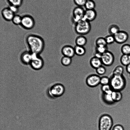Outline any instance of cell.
Masks as SVG:
<instances>
[{"mask_svg": "<svg viewBox=\"0 0 130 130\" xmlns=\"http://www.w3.org/2000/svg\"><path fill=\"white\" fill-rule=\"evenodd\" d=\"M26 40L31 52L39 54L43 51L44 47V42L41 37L31 34L27 36Z\"/></svg>", "mask_w": 130, "mask_h": 130, "instance_id": "6da1fadb", "label": "cell"}, {"mask_svg": "<svg viewBox=\"0 0 130 130\" xmlns=\"http://www.w3.org/2000/svg\"><path fill=\"white\" fill-rule=\"evenodd\" d=\"M110 79L109 84L113 90L121 91L124 88L126 81L123 75L112 74Z\"/></svg>", "mask_w": 130, "mask_h": 130, "instance_id": "7a4b0ae2", "label": "cell"}, {"mask_svg": "<svg viewBox=\"0 0 130 130\" xmlns=\"http://www.w3.org/2000/svg\"><path fill=\"white\" fill-rule=\"evenodd\" d=\"M65 91L63 85L61 83L55 84L50 87L47 90V94L51 98H56L62 96Z\"/></svg>", "mask_w": 130, "mask_h": 130, "instance_id": "3957f363", "label": "cell"}, {"mask_svg": "<svg viewBox=\"0 0 130 130\" xmlns=\"http://www.w3.org/2000/svg\"><path fill=\"white\" fill-rule=\"evenodd\" d=\"M90 22L84 19L75 24L74 29L76 33L79 35L88 34L91 28Z\"/></svg>", "mask_w": 130, "mask_h": 130, "instance_id": "277c9868", "label": "cell"}, {"mask_svg": "<svg viewBox=\"0 0 130 130\" xmlns=\"http://www.w3.org/2000/svg\"><path fill=\"white\" fill-rule=\"evenodd\" d=\"M113 120L110 116L105 114L100 118L98 127L99 130H111L113 126Z\"/></svg>", "mask_w": 130, "mask_h": 130, "instance_id": "5b68a950", "label": "cell"}, {"mask_svg": "<svg viewBox=\"0 0 130 130\" xmlns=\"http://www.w3.org/2000/svg\"><path fill=\"white\" fill-rule=\"evenodd\" d=\"M32 53V58L29 64L34 70H39L43 67L44 62L42 58L39 54Z\"/></svg>", "mask_w": 130, "mask_h": 130, "instance_id": "8992f818", "label": "cell"}, {"mask_svg": "<svg viewBox=\"0 0 130 130\" xmlns=\"http://www.w3.org/2000/svg\"><path fill=\"white\" fill-rule=\"evenodd\" d=\"M85 10L82 7L77 6L73 9L72 13V21L74 24L84 19Z\"/></svg>", "mask_w": 130, "mask_h": 130, "instance_id": "52a82bcc", "label": "cell"}, {"mask_svg": "<svg viewBox=\"0 0 130 130\" xmlns=\"http://www.w3.org/2000/svg\"><path fill=\"white\" fill-rule=\"evenodd\" d=\"M101 77L98 75L95 74L88 75L86 79L87 85L91 87H96L100 84Z\"/></svg>", "mask_w": 130, "mask_h": 130, "instance_id": "ba28073f", "label": "cell"}, {"mask_svg": "<svg viewBox=\"0 0 130 130\" xmlns=\"http://www.w3.org/2000/svg\"><path fill=\"white\" fill-rule=\"evenodd\" d=\"M101 59L103 64L110 66L113 63L115 57L112 53L108 50L102 54Z\"/></svg>", "mask_w": 130, "mask_h": 130, "instance_id": "9c48e42d", "label": "cell"}, {"mask_svg": "<svg viewBox=\"0 0 130 130\" xmlns=\"http://www.w3.org/2000/svg\"><path fill=\"white\" fill-rule=\"evenodd\" d=\"M21 25L25 29H31L34 27L35 22L32 17L28 15H26L22 17Z\"/></svg>", "mask_w": 130, "mask_h": 130, "instance_id": "30bf717a", "label": "cell"}, {"mask_svg": "<svg viewBox=\"0 0 130 130\" xmlns=\"http://www.w3.org/2000/svg\"><path fill=\"white\" fill-rule=\"evenodd\" d=\"M115 42L118 44L125 43L128 40V35L127 32L123 30H120L114 35Z\"/></svg>", "mask_w": 130, "mask_h": 130, "instance_id": "8fae6325", "label": "cell"}, {"mask_svg": "<svg viewBox=\"0 0 130 130\" xmlns=\"http://www.w3.org/2000/svg\"><path fill=\"white\" fill-rule=\"evenodd\" d=\"M61 52L63 56L71 58L73 57L75 54L74 47L68 45L63 46L61 49Z\"/></svg>", "mask_w": 130, "mask_h": 130, "instance_id": "7c38bea8", "label": "cell"}, {"mask_svg": "<svg viewBox=\"0 0 130 130\" xmlns=\"http://www.w3.org/2000/svg\"><path fill=\"white\" fill-rule=\"evenodd\" d=\"M32 58V53L30 51H24L20 55V60L23 63L25 64H29Z\"/></svg>", "mask_w": 130, "mask_h": 130, "instance_id": "4fadbf2b", "label": "cell"}, {"mask_svg": "<svg viewBox=\"0 0 130 130\" xmlns=\"http://www.w3.org/2000/svg\"><path fill=\"white\" fill-rule=\"evenodd\" d=\"M97 16V12L94 9L86 10L84 19L90 22L93 21Z\"/></svg>", "mask_w": 130, "mask_h": 130, "instance_id": "5bb4252c", "label": "cell"}, {"mask_svg": "<svg viewBox=\"0 0 130 130\" xmlns=\"http://www.w3.org/2000/svg\"><path fill=\"white\" fill-rule=\"evenodd\" d=\"M2 14L4 18L8 21L12 20L14 15V14L8 7L3 9L2 10Z\"/></svg>", "mask_w": 130, "mask_h": 130, "instance_id": "9a60e30c", "label": "cell"}, {"mask_svg": "<svg viewBox=\"0 0 130 130\" xmlns=\"http://www.w3.org/2000/svg\"><path fill=\"white\" fill-rule=\"evenodd\" d=\"M89 62L91 66L95 69L103 64L101 59L94 56L91 58Z\"/></svg>", "mask_w": 130, "mask_h": 130, "instance_id": "2e32d148", "label": "cell"}, {"mask_svg": "<svg viewBox=\"0 0 130 130\" xmlns=\"http://www.w3.org/2000/svg\"><path fill=\"white\" fill-rule=\"evenodd\" d=\"M87 42L86 38L83 35H80L77 37L75 40L76 45L84 46Z\"/></svg>", "mask_w": 130, "mask_h": 130, "instance_id": "e0dca14e", "label": "cell"}, {"mask_svg": "<svg viewBox=\"0 0 130 130\" xmlns=\"http://www.w3.org/2000/svg\"><path fill=\"white\" fill-rule=\"evenodd\" d=\"M74 48L75 54L78 56H83L86 53V50L84 46L76 45Z\"/></svg>", "mask_w": 130, "mask_h": 130, "instance_id": "ac0fdd59", "label": "cell"}, {"mask_svg": "<svg viewBox=\"0 0 130 130\" xmlns=\"http://www.w3.org/2000/svg\"><path fill=\"white\" fill-rule=\"evenodd\" d=\"M111 95L114 102L120 101L122 98V94L120 91L113 90Z\"/></svg>", "mask_w": 130, "mask_h": 130, "instance_id": "d6986e66", "label": "cell"}, {"mask_svg": "<svg viewBox=\"0 0 130 130\" xmlns=\"http://www.w3.org/2000/svg\"><path fill=\"white\" fill-rule=\"evenodd\" d=\"M102 99L104 102L108 104H111L114 102L111 94H108L103 93L102 94Z\"/></svg>", "mask_w": 130, "mask_h": 130, "instance_id": "ffe728a7", "label": "cell"}, {"mask_svg": "<svg viewBox=\"0 0 130 130\" xmlns=\"http://www.w3.org/2000/svg\"><path fill=\"white\" fill-rule=\"evenodd\" d=\"M120 60L121 64L124 66H126L130 63V58L129 55L123 54Z\"/></svg>", "mask_w": 130, "mask_h": 130, "instance_id": "44dd1931", "label": "cell"}, {"mask_svg": "<svg viewBox=\"0 0 130 130\" xmlns=\"http://www.w3.org/2000/svg\"><path fill=\"white\" fill-rule=\"evenodd\" d=\"M120 30V29L119 27L115 25H111L108 29V31L109 34L113 36Z\"/></svg>", "mask_w": 130, "mask_h": 130, "instance_id": "7402d4cb", "label": "cell"}, {"mask_svg": "<svg viewBox=\"0 0 130 130\" xmlns=\"http://www.w3.org/2000/svg\"><path fill=\"white\" fill-rule=\"evenodd\" d=\"M72 58L63 56L61 59V62L62 64L65 66H68L71 64L72 62Z\"/></svg>", "mask_w": 130, "mask_h": 130, "instance_id": "603a6c76", "label": "cell"}, {"mask_svg": "<svg viewBox=\"0 0 130 130\" xmlns=\"http://www.w3.org/2000/svg\"><path fill=\"white\" fill-rule=\"evenodd\" d=\"M95 6V3L93 0H87L84 6L86 10H91L94 9Z\"/></svg>", "mask_w": 130, "mask_h": 130, "instance_id": "cb8c5ba5", "label": "cell"}, {"mask_svg": "<svg viewBox=\"0 0 130 130\" xmlns=\"http://www.w3.org/2000/svg\"><path fill=\"white\" fill-rule=\"evenodd\" d=\"M121 50L123 54L129 55L130 54V45L127 44L123 45Z\"/></svg>", "mask_w": 130, "mask_h": 130, "instance_id": "d4e9b609", "label": "cell"}, {"mask_svg": "<svg viewBox=\"0 0 130 130\" xmlns=\"http://www.w3.org/2000/svg\"><path fill=\"white\" fill-rule=\"evenodd\" d=\"M101 88L103 93L108 94H111L113 91L109 84L102 85Z\"/></svg>", "mask_w": 130, "mask_h": 130, "instance_id": "484cf974", "label": "cell"}, {"mask_svg": "<svg viewBox=\"0 0 130 130\" xmlns=\"http://www.w3.org/2000/svg\"><path fill=\"white\" fill-rule=\"evenodd\" d=\"M95 44L96 46L107 45L105 38L100 37L98 38L96 40Z\"/></svg>", "mask_w": 130, "mask_h": 130, "instance_id": "4316f807", "label": "cell"}, {"mask_svg": "<svg viewBox=\"0 0 130 130\" xmlns=\"http://www.w3.org/2000/svg\"><path fill=\"white\" fill-rule=\"evenodd\" d=\"M124 72V68L121 66H117L113 70L112 74L115 75H122Z\"/></svg>", "mask_w": 130, "mask_h": 130, "instance_id": "83f0119b", "label": "cell"}, {"mask_svg": "<svg viewBox=\"0 0 130 130\" xmlns=\"http://www.w3.org/2000/svg\"><path fill=\"white\" fill-rule=\"evenodd\" d=\"M22 20V17L18 15H14L12 21L13 23L15 25L21 24Z\"/></svg>", "mask_w": 130, "mask_h": 130, "instance_id": "f1b7e54d", "label": "cell"}, {"mask_svg": "<svg viewBox=\"0 0 130 130\" xmlns=\"http://www.w3.org/2000/svg\"><path fill=\"white\" fill-rule=\"evenodd\" d=\"M107 45L100 46H96L95 48L96 52H99L102 54L108 51Z\"/></svg>", "mask_w": 130, "mask_h": 130, "instance_id": "f546056e", "label": "cell"}, {"mask_svg": "<svg viewBox=\"0 0 130 130\" xmlns=\"http://www.w3.org/2000/svg\"><path fill=\"white\" fill-rule=\"evenodd\" d=\"M110 79L107 76H103L101 77L100 84L102 85L109 84Z\"/></svg>", "mask_w": 130, "mask_h": 130, "instance_id": "4dcf8cb0", "label": "cell"}, {"mask_svg": "<svg viewBox=\"0 0 130 130\" xmlns=\"http://www.w3.org/2000/svg\"><path fill=\"white\" fill-rule=\"evenodd\" d=\"M105 39L107 44H111L115 42L114 36L109 35L106 36Z\"/></svg>", "mask_w": 130, "mask_h": 130, "instance_id": "1f68e13d", "label": "cell"}, {"mask_svg": "<svg viewBox=\"0 0 130 130\" xmlns=\"http://www.w3.org/2000/svg\"><path fill=\"white\" fill-rule=\"evenodd\" d=\"M10 5H13L19 7L22 4L23 0H7Z\"/></svg>", "mask_w": 130, "mask_h": 130, "instance_id": "d6a6232c", "label": "cell"}, {"mask_svg": "<svg viewBox=\"0 0 130 130\" xmlns=\"http://www.w3.org/2000/svg\"><path fill=\"white\" fill-rule=\"evenodd\" d=\"M96 73L99 75H102L105 74L106 72L105 68L102 65L96 69Z\"/></svg>", "mask_w": 130, "mask_h": 130, "instance_id": "836d02e7", "label": "cell"}, {"mask_svg": "<svg viewBox=\"0 0 130 130\" xmlns=\"http://www.w3.org/2000/svg\"><path fill=\"white\" fill-rule=\"evenodd\" d=\"M87 0H73L75 4L77 6L83 7L84 6Z\"/></svg>", "mask_w": 130, "mask_h": 130, "instance_id": "e575fe53", "label": "cell"}, {"mask_svg": "<svg viewBox=\"0 0 130 130\" xmlns=\"http://www.w3.org/2000/svg\"><path fill=\"white\" fill-rule=\"evenodd\" d=\"M111 130H124V128L122 125L118 124L113 126Z\"/></svg>", "mask_w": 130, "mask_h": 130, "instance_id": "d590c367", "label": "cell"}, {"mask_svg": "<svg viewBox=\"0 0 130 130\" xmlns=\"http://www.w3.org/2000/svg\"><path fill=\"white\" fill-rule=\"evenodd\" d=\"M8 8L14 14L17 13L18 11V7L17 6L10 5Z\"/></svg>", "mask_w": 130, "mask_h": 130, "instance_id": "8d00e7d4", "label": "cell"}, {"mask_svg": "<svg viewBox=\"0 0 130 130\" xmlns=\"http://www.w3.org/2000/svg\"><path fill=\"white\" fill-rule=\"evenodd\" d=\"M102 54L99 52H96L94 54V56L98 58L101 59V58Z\"/></svg>", "mask_w": 130, "mask_h": 130, "instance_id": "74e56055", "label": "cell"}, {"mask_svg": "<svg viewBox=\"0 0 130 130\" xmlns=\"http://www.w3.org/2000/svg\"><path fill=\"white\" fill-rule=\"evenodd\" d=\"M126 70L127 73L130 74V63L126 66Z\"/></svg>", "mask_w": 130, "mask_h": 130, "instance_id": "f35d334b", "label": "cell"}, {"mask_svg": "<svg viewBox=\"0 0 130 130\" xmlns=\"http://www.w3.org/2000/svg\"><path fill=\"white\" fill-rule=\"evenodd\" d=\"M129 55L130 58V54Z\"/></svg>", "mask_w": 130, "mask_h": 130, "instance_id": "ab89813d", "label": "cell"}, {"mask_svg": "<svg viewBox=\"0 0 130 130\" xmlns=\"http://www.w3.org/2000/svg\"></svg>", "mask_w": 130, "mask_h": 130, "instance_id": "60d3db41", "label": "cell"}]
</instances>
